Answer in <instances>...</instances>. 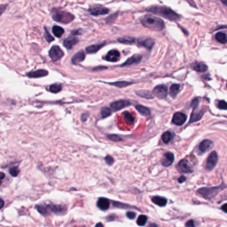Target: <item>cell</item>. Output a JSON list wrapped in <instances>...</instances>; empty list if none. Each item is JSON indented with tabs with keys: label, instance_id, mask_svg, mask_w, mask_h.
Wrapping results in <instances>:
<instances>
[{
	"label": "cell",
	"instance_id": "6da1fadb",
	"mask_svg": "<svg viewBox=\"0 0 227 227\" xmlns=\"http://www.w3.org/2000/svg\"><path fill=\"white\" fill-rule=\"evenodd\" d=\"M147 11L149 12H151L153 14H157L158 15L162 16L164 18L167 19L170 21H178L180 19L181 16L176 14L173 9L166 6H152L147 9Z\"/></svg>",
	"mask_w": 227,
	"mask_h": 227
},
{
	"label": "cell",
	"instance_id": "7a4b0ae2",
	"mask_svg": "<svg viewBox=\"0 0 227 227\" xmlns=\"http://www.w3.org/2000/svg\"><path fill=\"white\" fill-rule=\"evenodd\" d=\"M141 21L143 26L154 31H161L165 28L164 21L159 18L153 15L143 16L141 18Z\"/></svg>",
	"mask_w": 227,
	"mask_h": 227
},
{
	"label": "cell",
	"instance_id": "3957f363",
	"mask_svg": "<svg viewBox=\"0 0 227 227\" xmlns=\"http://www.w3.org/2000/svg\"><path fill=\"white\" fill-rule=\"evenodd\" d=\"M74 15L68 12L54 9L53 12V19L59 23L67 24L74 19Z\"/></svg>",
	"mask_w": 227,
	"mask_h": 227
},
{
	"label": "cell",
	"instance_id": "277c9868",
	"mask_svg": "<svg viewBox=\"0 0 227 227\" xmlns=\"http://www.w3.org/2000/svg\"><path fill=\"white\" fill-rule=\"evenodd\" d=\"M221 186L211 187V188H202L198 190V192L203 197L206 198H211L214 197L220 191Z\"/></svg>",
	"mask_w": 227,
	"mask_h": 227
},
{
	"label": "cell",
	"instance_id": "5b68a950",
	"mask_svg": "<svg viewBox=\"0 0 227 227\" xmlns=\"http://www.w3.org/2000/svg\"><path fill=\"white\" fill-rule=\"evenodd\" d=\"M198 99H194L192 102V106L193 107V111L191 117L190 123L196 122V121H199L202 118L203 115L204 114L203 110H199L198 111H197V107H198Z\"/></svg>",
	"mask_w": 227,
	"mask_h": 227
},
{
	"label": "cell",
	"instance_id": "8992f818",
	"mask_svg": "<svg viewBox=\"0 0 227 227\" xmlns=\"http://www.w3.org/2000/svg\"><path fill=\"white\" fill-rule=\"evenodd\" d=\"M89 12L92 15L94 16H98V15H103L108 14L109 9L104 7L103 5L96 4V5H92L89 8Z\"/></svg>",
	"mask_w": 227,
	"mask_h": 227
},
{
	"label": "cell",
	"instance_id": "52a82bcc",
	"mask_svg": "<svg viewBox=\"0 0 227 227\" xmlns=\"http://www.w3.org/2000/svg\"><path fill=\"white\" fill-rule=\"evenodd\" d=\"M49 55L53 62H57L63 57L64 53L59 46H54L49 50Z\"/></svg>",
	"mask_w": 227,
	"mask_h": 227
},
{
	"label": "cell",
	"instance_id": "ba28073f",
	"mask_svg": "<svg viewBox=\"0 0 227 227\" xmlns=\"http://www.w3.org/2000/svg\"><path fill=\"white\" fill-rule=\"evenodd\" d=\"M153 94L159 99H163L166 98L168 94V88L165 85H160L154 88Z\"/></svg>",
	"mask_w": 227,
	"mask_h": 227
},
{
	"label": "cell",
	"instance_id": "9c48e42d",
	"mask_svg": "<svg viewBox=\"0 0 227 227\" xmlns=\"http://www.w3.org/2000/svg\"><path fill=\"white\" fill-rule=\"evenodd\" d=\"M217 161H218L217 153L216 151H213L210 154V155L208 156L207 160V164H206L207 170H213L215 167V166L217 165Z\"/></svg>",
	"mask_w": 227,
	"mask_h": 227
},
{
	"label": "cell",
	"instance_id": "30bf717a",
	"mask_svg": "<svg viewBox=\"0 0 227 227\" xmlns=\"http://www.w3.org/2000/svg\"><path fill=\"white\" fill-rule=\"evenodd\" d=\"M131 105V102L127 100H119L111 103L110 107L113 111H120L127 107L130 106Z\"/></svg>",
	"mask_w": 227,
	"mask_h": 227
},
{
	"label": "cell",
	"instance_id": "8fae6325",
	"mask_svg": "<svg viewBox=\"0 0 227 227\" xmlns=\"http://www.w3.org/2000/svg\"><path fill=\"white\" fill-rule=\"evenodd\" d=\"M186 119H187V117L185 114L181 113V112H177L174 114L172 121L175 125H178V126H181L185 123Z\"/></svg>",
	"mask_w": 227,
	"mask_h": 227
},
{
	"label": "cell",
	"instance_id": "7c38bea8",
	"mask_svg": "<svg viewBox=\"0 0 227 227\" xmlns=\"http://www.w3.org/2000/svg\"><path fill=\"white\" fill-rule=\"evenodd\" d=\"M120 52L116 49L109 51L105 56V60L109 62H117L120 59Z\"/></svg>",
	"mask_w": 227,
	"mask_h": 227
},
{
	"label": "cell",
	"instance_id": "4fadbf2b",
	"mask_svg": "<svg viewBox=\"0 0 227 227\" xmlns=\"http://www.w3.org/2000/svg\"><path fill=\"white\" fill-rule=\"evenodd\" d=\"M138 43L148 49H151L154 45V41L151 37H141L138 40Z\"/></svg>",
	"mask_w": 227,
	"mask_h": 227
},
{
	"label": "cell",
	"instance_id": "5bb4252c",
	"mask_svg": "<svg viewBox=\"0 0 227 227\" xmlns=\"http://www.w3.org/2000/svg\"><path fill=\"white\" fill-rule=\"evenodd\" d=\"M142 59V56L139 54H135L132 55V57H129L126 60V62L121 65V67H125V66H129L133 64H138L141 62Z\"/></svg>",
	"mask_w": 227,
	"mask_h": 227
},
{
	"label": "cell",
	"instance_id": "9a60e30c",
	"mask_svg": "<svg viewBox=\"0 0 227 227\" xmlns=\"http://www.w3.org/2000/svg\"><path fill=\"white\" fill-rule=\"evenodd\" d=\"M48 73V71L45 69H38L34 71H30L27 73L26 75L30 78H40V77L47 76Z\"/></svg>",
	"mask_w": 227,
	"mask_h": 227
},
{
	"label": "cell",
	"instance_id": "2e32d148",
	"mask_svg": "<svg viewBox=\"0 0 227 227\" xmlns=\"http://www.w3.org/2000/svg\"><path fill=\"white\" fill-rule=\"evenodd\" d=\"M178 167L179 170L182 173H189L192 172V169L190 167L189 163L186 159L181 160L178 164Z\"/></svg>",
	"mask_w": 227,
	"mask_h": 227
},
{
	"label": "cell",
	"instance_id": "e0dca14e",
	"mask_svg": "<svg viewBox=\"0 0 227 227\" xmlns=\"http://www.w3.org/2000/svg\"><path fill=\"white\" fill-rule=\"evenodd\" d=\"M213 147V142L210 140L206 139L201 142V143L199 145V151L201 153H204L209 151L210 149Z\"/></svg>",
	"mask_w": 227,
	"mask_h": 227
},
{
	"label": "cell",
	"instance_id": "ac0fdd59",
	"mask_svg": "<svg viewBox=\"0 0 227 227\" xmlns=\"http://www.w3.org/2000/svg\"><path fill=\"white\" fill-rule=\"evenodd\" d=\"M79 40L75 37H69L63 41V46L68 49H71L74 46L78 43Z\"/></svg>",
	"mask_w": 227,
	"mask_h": 227
},
{
	"label": "cell",
	"instance_id": "d6986e66",
	"mask_svg": "<svg viewBox=\"0 0 227 227\" xmlns=\"http://www.w3.org/2000/svg\"><path fill=\"white\" fill-rule=\"evenodd\" d=\"M174 159V154L172 153H167L164 154V157L161 160V163L165 167H169L172 165Z\"/></svg>",
	"mask_w": 227,
	"mask_h": 227
},
{
	"label": "cell",
	"instance_id": "ffe728a7",
	"mask_svg": "<svg viewBox=\"0 0 227 227\" xmlns=\"http://www.w3.org/2000/svg\"><path fill=\"white\" fill-rule=\"evenodd\" d=\"M97 206L99 209L105 211V210L109 209L110 207V202L109 199L106 198H100L97 203Z\"/></svg>",
	"mask_w": 227,
	"mask_h": 227
},
{
	"label": "cell",
	"instance_id": "44dd1931",
	"mask_svg": "<svg viewBox=\"0 0 227 227\" xmlns=\"http://www.w3.org/2000/svg\"><path fill=\"white\" fill-rule=\"evenodd\" d=\"M85 58V53L84 51H80L74 55L71 59V63L73 65H77L82 62Z\"/></svg>",
	"mask_w": 227,
	"mask_h": 227
},
{
	"label": "cell",
	"instance_id": "7402d4cb",
	"mask_svg": "<svg viewBox=\"0 0 227 227\" xmlns=\"http://www.w3.org/2000/svg\"><path fill=\"white\" fill-rule=\"evenodd\" d=\"M105 43H106V42L104 41V42H102L101 43L94 44V45L89 46V47H87L86 48V52L87 53H89V54L95 53L99 50V49H101L103 47H104L105 46V44H106Z\"/></svg>",
	"mask_w": 227,
	"mask_h": 227
},
{
	"label": "cell",
	"instance_id": "603a6c76",
	"mask_svg": "<svg viewBox=\"0 0 227 227\" xmlns=\"http://www.w3.org/2000/svg\"><path fill=\"white\" fill-rule=\"evenodd\" d=\"M152 201L153 203H154L157 205L159 207H165L167 203V200L164 197H159V196H155L152 198Z\"/></svg>",
	"mask_w": 227,
	"mask_h": 227
},
{
	"label": "cell",
	"instance_id": "cb8c5ba5",
	"mask_svg": "<svg viewBox=\"0 0 227 227\" xmlns=\"http://www.w3.org/2000/svg\"><path fill=\"white\" fill-rule=\"evenodd\" d=\"M192 68L197 72L203 73V72H205L208 70V66L206 64L202 63H195L192 65Z\"/></svg>",
	"mask_w": 227,
	"mask_h": 227
},
{
	"label": "cell",
	"instance_id": "d4e9b609",
	"mask_svg": "<svg viewBox=\"0 0 227 227\" xmlns=\"http://www.w3.org/2000/svg\"><path fill=\"white\" fill-rule=\"evenodd\" d=\"M49 207L51 212L56 214H62L64 213L65 211L64 207H62V205H51V206L49 205Z\"/></svg>",
	"mask_w": 227,
	"mask_h": 227
},
{
	"label": "cell",
	"instance_id": "484cf974",
	"mask_svg": "<svg viewBox=\"0 0 227 227\" xmlns=\"http://www.w3.org/2000/svg\"><path fill=\"white\" fill-rule=\"evenodd\" d=\"M136 109L139 111V113H140L143 116H145V117H147V116H149L151 115V111L150 110H149V109H148L145 106H143L141 105H137Z\"/></svg>",
	"mask_w": 227,
	"mask_h": 227
},
{
	"label": "cell",
	"instance_id": "4316f807",
	"mask_svg": "<svg viewBox=\"0 0 227 227\" xmlns=\"http://www.w3.org/2000/svg\"><path fill=\"white\" fill-rule=\"evenodd\" d=\"M137 95L143 98H145L147 99H151L154 97V94H152L150 91H146V90H141L136 91Z\"/></svg>",
	"mask_w": 227,
	"mask_h": 227
},
{
	"label": "cell",
	"instance_id": "83f0119b",
	"mask_svg": "<svg viewBox=\"0 0 227 227\" xmlns=\"http://www.w3.org/2000/svg\"><path fill=\"white\" fill-rule=\"evenodd\" d=\"M181 90V85L179 84H173L171 85L170 89V95L173 98H175L177 94Z\"/></svg>",
	"mask_w": 227,
	"mask_h": 227
},
{
	"label": "cell",
	"instance_id": "f1b7e54d",
	"mask_svg": "<svg viewBox=\"0 0 227 227\" xmlns=\"http://www.w3.org/2000/svg\"><path fill=\"white\" fill-rule=\"evenodd\" d=\"M216 40L220 43H227V35L223 32H219L215 35Z\"/></svg>",
	"mask_w": 227,
	"mask_h": 227
},
{
	"label": "cell",
	"instance_id": "f546056e",
	"mask_svg": "<svg viewBox=\"0 0 227 227\" xmlns=\"http://www.w3.org/2000/svg\"><path fill=\"white\" fill-rule=\"evenodd\" d=\"M35 208L41 214L44 216L47 215L49 213V211H50L49 205H36Z\"/></svg>",
	"mask_w": 227,
	"mask_h": 227
},
{
	"label": "cell",
	"instance_id": "4dcf8cb0",
	"mask_svg": "<svg viewBox=\"0 0 227 227\" xmlns=\"http://www.w3.org/2000/svg\"><path fill=\"white\" fill-rule=\"evenodd\" d=\"M53 34L54 35L57 37H61L62 36L64 33V30L62 28V27L58 26V25H54L52 29Z\"/></svg>",
	"mask_w": 227,
	"mask_h": 227
},
{
	"label": "cell",
	"instance_id": "1f68e13d",
	"mask_svg": "<svg viewBox=\"0 0 227 227\" xmlns=\"http://www.w3.org/2000/svg\"><path fill=\"white\" fill-rule=\"evenodd\" d=\"M109 84L119 87V88H123V87H125L127 86L132 84V83L129 82V81H116V82H113V83H109Z\"/></svg>",
	"mask_w": 227,
	"mask_h": 227
},
{
	"label": "cell",
	"instance_id": "d6a6232c",
	"mask_svg": "<svg viewBox=\"0 0 227 227\" xmlns=\"http://www.w3.org/2000/svg\"><path fill=\"white\" fill-rule=\"evenodd\" d=\"M118 41L124 44H132L135 41V39L132 37H123L119 38Z\"/></svg>",
	"mask_w": 227,
	"mask_h": 227
},
{
	"label": "cell",
	"instance_id": "836d02e7",
	"mask_svg": "<svg viewBox=\"0 0 227 227\" xmlns=\"http://www.w3.org/2000/svg\"><path fill=\"white\" fill-rule=\"evenodd\" d=\"M62 89V85L59 84H55L49 87V91L53 93H57Z\"/></svg>",
	"mask_w": 227,
	"mask_h": 227
},
{
	"label": "cell",
	"instance_id": "e575fe53",
	"mask_svg": "<svg viewBox=\"0 0 227 227\" xmlns=\"http://www.w3.org/2000/svg\"><path fill=\"white\" fill-rule=\"evenodd\" d=\"M147 217H146L145 215H140L139 217H138L137 219V224L139 226H145L147 223Z\"/></svg>",
	"mask_w": 227,
	"mask_h": 227
},
{
	"label": "cell",
	"instance_id": "d590c367",
	"mask_svg": "<svg viewBox=\"0 0 227 227\" xmlns=\"http://www.w3.org/2000/svg\"><path fill=\"white\" fill-rule=\"evenodd\" d=\"M123 117H124V119L129 123H133L135 122L134 117L129 112L125 111L123 113Z\"/></svg>",
	"mask_w": 227,
	"mask_h": 227
},
{
	"label": "cell",
	"instance_id": "8d00e7d4",
	"mask_svg": "<svg viewBox=\"0 0 227 227\" xmlns=\"http://www.w3.org/2000/svg\"><path fill=\"white\" fill-rule=\"evenodd\" d=\"M101 115L102 118H106L111 115V111L107 107H103L101 110Z\"/></svg>",
	"mask_w": 227,
	"mask_h": 227
},
{
	"label": "cell",
	"instance_id": "74e56055",
	"mask_svg": "<svg viewBox=\"0 0 227 227\" xmlns=\"http://www.w3.org/2000/svg\"><path fill=\"white\" fill-rule=\"evenodd\" d=\"M172 137V134L170 131H166L162 135V139L165 143H168L171 139Z\"/></svg>",
	"mask_w": 227,
	"mask_h": 227
},
{
	"label": "cell",
	"instance_id": "f35d334b",
	"mask_svg": "<svg viewBox=\"0 0 227 227\" xmlns=\"http://www.w3.org/2000/svg\"><path fill=\"white\" fill-rule=\"evenodd\" d=\"M107 138L109 139H110L111 141H114V142H119V141H121L123 140V139L121 137H119L117 135H115V134L108 135Z\"/></svg>",
	"mask_w": 227,
	"mask_h": 227
},
{
	"label": "cell",
	"instance_id": "ab89813d",
	"mask_svg": "<svg viewBox=\"0 0 227 227\" xmlns=\"http://www.w3.org/2000/svg\"><path fill=\"white\" fill-rule=\"evenodd\" d=\"M44 36H45L46 40L48 43H50V42L54 41V38L51 36V35L50 34H49V32L46 27H45V34H44Z\"/></svg>",
	"mask_w": 227,
	"mask_h": 227
},
{
	"label": "cell",
	"instance_id": "60d3db41",
	"mask_svg": "<svg viewBox=\"0 0 227 227\" xmlns=\"http://www.w3.org/2000/svg\"><path fill=\"white\" fill-rule=\"evenodd\" d=\"M9 173L10 174L11 176H12L14 177L17 176L19 173V170L17 167H12L9 170Z\"/></svg>",
	"mask_w": 227,
	"mask_h": 227
},
{
	"label": "cell",
	"instance_id": "b9f144b4",
	"mask_svg": "<svg viewBox=\"0 0 227 227\" xmlns=\"http://www.w3.org/2000/svg\"><path fill=\"white\" fill-rule=\"evenodd\" d=\"M217 107L221 110H227V103L224 101H219L217 104Z\"/></svg>",
	"mask_w": 227,
	"mask_h": 227
},
{
	"label": "cell",
	"instance_id": "7bdbcfd3",
	"mask_svg": "<svg viewBox=\"0 0 227 227\" xmlns=\"http://www.w3.org/2000/svg\"><path fill=\"white\" fill-rule=\"evenodd\" d=\"M113 205L115 207L121 208H132L131 207H129L127 204H125L123 203H121L119 202H113Z\"/></svg>",
	"mask_w": 227,
	"mask_h": 227
},
{
	"label": "cell",
	"instance_id": "ee69618b",
	"mask_svg": "<svg viewBox=\"0 0 227 227\" xmlns=\"http://www.w3.org/2000/svg\"><path fill=\"white\" fill-rule=\"evenodd\" d=\"M105 162H106V163L109 166L112 165L113 164V163H114L113 158L111 156H110V155H107L106 157H105Z\"/></svg>",
	"mask_w": 227,
	"mask_h": 227
},
{
	"label": "cell",
	"instance_id": "f6af8a7d",
	"mask_svg": "<svg viewBox=\"0 0 227 227\" xmlns=\"http://www.w3.org/2000/svg\"><path fill=\"white\" fill-rule=\"evenodd\" d=\"M127 217L129 219H134L136 217V213L135 212L128 211L126 213Z\"/></svg>",
	"mask_w": 227,
	"mask_h": 227
},
{
	"label": "cell",
	"instance_id": "bcb514c9",
	"mask_svg": "<svg viewBox=\"0 0 227 227\" xmlns=\"http://www.w3.org/2000/svg\"><path fill=\"white\" fill-rule=\"evenodd\" d=\"M88 117H89V114H88V113H85L82 114V115H81V121H83V122H84V121H85L87 119Z\"/></svg>",
	"mask_w": 227,
	"mask_h": 227
},
{
	"label": "cell",
	"instance_id": "7dc6e473",
	"mask_svg": "<svg viewBox=\"0 0 227 227\" xmlns=\"http://www.w3.org/2000/svg\"><path fill=\"white\" fill-rule=\"evenodd\" d=\"M186 226H195V223H194V221L192 220H191L186 223Z\"/></svg>",
	"mask_w": 227,
	"mask_h": 227
},
{
	"label": "cell",
	"instance_id": "c3c4849f",
	"mask_svg": "<svg viewBox=\"0 0 227 227\" xmlns=\"http://www.w3.org/2000/svg\"><path fill=\"white\" fill-rule=\"evenodd\" d=\"M80 34V30H74L71 32V35H79Z\"/></svg>",
	"mask_w": 227,
	"mask_h": 227
},
{
	"label": "cell",
	"instance_id": "681fc988",
	"mask_svg": "<svg viewBox=\"0 0 227 227\" xmlns=\"http://www.w3.org/2000/svg\"><path fill=\"white\" fill-rule=\"evenodd\" d=\"M185 180H186V178H185V176H181L180 178H179V179H178V181H179V182H180V183L183 182Z\"/></svg>",
	"mask_w": 227,
	"mask_h": 227
},
{
	"label": "cell",
	"instance_id": "f907efd6",
	"mask_svg": "<svg viewBox=\"0 0 227 227\" xmlns=\"http://www.w3.org/2000/svg\"><path fill=\"white\" fill-rule=\"evenodd\" d=\"M107 220L108 221H109V222H110V221L114 220H115V216H113V215H109V216H108V217L107 218Z\"/></svg>",
	"mask_w": 227,
	"mask_h": 227
},
{
	"label": "cell",
	"instance_id": "816d5d0a",
	"mask_svg": "<svg viewBox=\"0 0 227 227\" xmlns=\"http://www.w3.org/2000/svg\"><path fill=\"white\" fill-rule=\"evenodd\" d=\"M221 209H222L224 213H227V203L223 204V205L222 206V207H221Z\"/></svg>",
	"mask_w": 227,
	"mask_h": 227
},
{
	"label": "cell",
	"instance_id": "f5cc1de1",
	"mask_svg": "<svg viewBox=\"0 0 227 227\" xmlns=\"http://www.w3.org/2000/svg\"><path fill=\"white\" fill-rule=\"evenodd\" d=\"M107 69V68H103V67H99L97 68H95L93 69V71H98V69Z\"/></svg>",
	"mask_w": 227,
	"mask_h": 227
},
{
	"label": "cell",
	"instance_id": "db71d44e",
	"mask_svg": "<svg viewBox=\"0 0 227 227\" xmlns=\"http://www.w3.org/2000/svg\"><path fill=\"white\" fill-rule=\"evenodd\" d=\"M221 2H222L224 5L227 6V0H221Z\"/></svg>",
	"mask_w": 227,
	"mask_h": 227
},
{
	"label": "cell",
	"instance_id": "11a10c76",
	"mask_svg": "<svg viewBox=\"0 0 227 227\" xmlns=\"http://www.w3.org/2000/svg\"><path fill=\"white\" fill-rule=\"evenodd\" d=\"M3 205H4V201H3V199L2 198V199H1V207H0V208H2L3 207Z\"/></svg>",
	"mask_w": 227,
	"mask_h": 227
},
{
	"label": "cell",
	"instance_id": "9f6ffc18",
	"mask_svg": "<svg viewBox=\"0 0 227 227\" xmlns=\"http://www.w3.org/2000/svg\"><path fill=\"white\" fill-rule=\"evenodd\" d=\"M186 1L188 2H189L190 4H191L192 5H195V4H194V3H192V0H186Z\"/></svg>",
	"mask_w": 227,
	"mask_h": 227
},
{
	"label": "cell",
	"instance_id": "6f0895ef",
	"mask_svg": "<svg viewBox=\"0 0 227 227\" xmlns=\"http://www.w3.org/2000/svg\"><path fill=\"white\" fill-rule=\"evenodd\" d=\"M1 175H2V176H1V180H2V179H3V177H4V174H3V173H1Z\"/></svg>",
	"mask_w": 227,
	"mask_h": 227
},
{
	"label": "cell",
	"instance_id": "680465c9",
	"mask_svg": "<svg viewBox=\"0 0 227 227\" xmlns=\"http://www.w3.org/2000/svg\"><path fill=\"white\" fill-rule=\"evenodd\" d=\"M95 226H103V225L101 223H98V224H97Z\"/></svg>",
	"mask_w": 227,
	"mask_h": 227
},
{
	"label": "cell",
	"instance_id": "91938a15",
	"mask_svg": "<svg viewBox=\"0 0 227 227\" xmlns=\"http://www.w3.org/2000/svg\"><path fill=\"white\" fill-rule=\"evenodd\" d=\"M226 87H227V84H226Z\"/></svg>",
	"mask_w": 227,
	"mask_h": 227
}]
</instances>
